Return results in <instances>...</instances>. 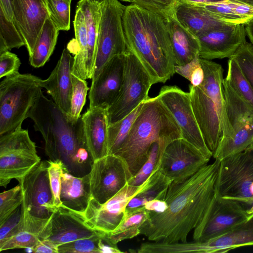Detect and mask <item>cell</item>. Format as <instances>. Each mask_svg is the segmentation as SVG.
Instances as JSON below:
<instances>
[{
	"instance_id": "6da1fadb",
	"label": "cell",
	"mask_w": 253,
	"mask_h": 253,
	"mask_svg": "<svg viewBox=\"0 0 253 253\" xmlns=\"http://www.w3.org/2000/svg\"><path fill=\"white\" fill-rule=\"evenodd\" d=\"M220 161L207 164L183 182H171L165 199L167 209L150 212L140 234L156 242H187L188 234L201 221L215 193Z\"/></svg>"
},
{
	"instance_id": "7a4b0ae2",
	"label": "cell",
	"mask_w": 253,
	"mask_h": 253,
	"mask_svg": "<svg viewBox=\"0 0 253 253\" xmlns=\"http://www.w3.org/2000/svg\"><path fill=\"white\" fill-rule=\"evenodd\" d=\"M44 141L49 160L60 162L71 174L83 177L91 171L93 160L89 151L81 117L70 121L43 92L28 115Z\"/></svg>"
},
{
	"instance_id": "3957f363",
	"label": "cell",
	"mask_w": 253,
	"mask_h": 253,
	"mask_svg": "<svg viewBox=\"0 0 253 253\" xmlns=\"http://www.w3.org/2000/svg\"><path fill=\"white\" fill-rule=\"evenodd\" d=\"M123 25L128 48L154 84L166 82L175 74V65L167 18L131 3L126 6Z\"/></svg>"
},
{
	"instance_id": "277c9868",
	"label": "cell",
	"mask_w": 253,
	"mask_h": 253,
	"mask_svg": "<svg viewBox=\"0 0 253 253\" xmlns=\"http://www.w3.org/2000/svg\"><path fill=\"white\" fill-rule=\"evenodd\" d=\"M182 138L180 129L171 114L156 96L143 102L142 108L124 142L114 154L122 158L134 175L147 161L152 144L167 145Z\"/></svg>"
},
{
	"instance_id": "5b68a950",
	"label": "cell",
	"mask_w": 253,
	"mask_h": 253,
	"mask_svg": "<svg viewBox=\"0 0 253 253\" xmlns=\"http://www.w3.org/2000/svg\"><path fill=\"white\" fill-rule=\"evenodd\" d=\"M49 161H41L18 180L23 202L19 228L40 236L56 209L51 190L48 168Z\"/></svg>"
},
{
	"instance_id": "8992f818",
	"label": "cell",
	"mask_w": 253,
	"mask_h": 253,
	"mask_svg": "<svg viewBox=\"0 0 253 253\" xmlns=\"http://www.w3.org/2000/svg\"><path fill=\"white\" fill-rule=\"evenodd\" d=\"M41 79L19 72L0 83V135L21 127L29 111L42 93Z\"/></svg>"
},
{
	"instance_id": "52a82bcc",
	"label": "cell",
	"mask_w": 253,
	"mask_h": 253,
	"mask_svg": "<svg viewBox=\"0 0 253 253\" xmlns=\"http://www.w3.org/2000/svg\"><path fill=\"white\" fill-rule=\"evenodd\" d=\"M215 191L221 197L248 205L253 213V143L220 161Z\"/></svg>"
},
{
	"instance_id": "ba28073f",
	"label": "cell",
	"mask_w": 253,
	"mask_h": 253,
	"mask_svg": "<svg viewBox=\"0 0 253 253\" xmlns=\"http://www.w3.org/2000/svg\"><path fill=\"white\" fill-rule=\"evenodd\" d=\"M126 7L118 0L102 3L92 81L113 57L128 49L123 25Z\"/></svg>"
},
{
	"instance_id": "9c48e42d",
	"label": "cell",
	"mask_w": 253,
	"mask_h": 253,
	"mask_svg": "<svg viewBox=\"0 0 253 253\" xmlns=\"http://www.w3.org/2000/svg\"><path fill=\"white\" fill-rule=\"evenodd\" d=\"M36 144L28 131L20 127L0 135V186L6 187L17 180L40 162Z\"/></svg>"
},
{
	"instance_id": "30bf717a",
	"label": "cell",
	"mask_w": 253,
	"mask_h": 253,
	"mask_svg": "<svg viewBox=\"0 0 253 253\" xmlns=\"http://www.w3.org/2000/svg\"><path fill=\"white\" fill-rule=\"evenodd\" d=\"M125 55L122 86L118 97L107 108L109 124L125 118L147 99L149 89L154 84L144 67L129 48Z\"/></svg>"
},
{
	"instance_id": "8fae6325",
	"label": "cell",
	"mask_w": 253,
	"mask_h": 253,
	"mask_svg": "<svg viewBox=\"0 0 253 253\" xmlns=\"http://www.w3.org/2000/svg\"><path fill=\"white\" fill-rule=\"evenodd\" d=\"M252 214L241 203L215 193L194 229L193 240L203 242L218 237L247 220Z\"/></svg>"
},
{
	"instance_id": "7c38bea8",
	"label": "cell",
	"mask_w": 253,
	"mask_h": 253,
	"mask_svg": "<svg viewBox=\"0 0 253 253\" xmlns=\"http://www.w3.org/2000/svg\"><path fill=\"white\" fill-rule=\"evenodd\" d=\"M157 96L172 115L180 129L182 138L210 159L212 153L208 148L197 122L189 92L175 85H165Z\"/></svg>"
},
{
	"instance_id": "4fadbf2b",
	"label": "cell",
	"mask_w": 253,
	"mask_h": 253,
	"mask_svg": "<svg viewBox=\"0 0 253 253\" xmlns=\"http://www.w3.org/2000/svg\"><path fill=\"white\" fill-rule=\"evenodd\" d=\"M132 175L126 162L114 154L94 161L89 173L91 198L105 203L119 192Z\"/></svg>"
},
{
	"instance_id": "5bb4252c",
	"label": "cell",
	"mask_w": 253,
	"mask_h": 253,
	"mask_svg": "<svg viewBox=\"0 0 253 253\" xmlns=\"http://www.w3.org/2000/svg\"><path fill=\"white\" fill-rule=\"evenodd\" d=\"M210 160L189 142L179 138L166 146L158 167L172 182L180 183L207 165Z\"/></svg>"
},
{
	"instance_id": "9a60e30c",
	"label": "cell",
	"mask_w": 253,
	"mask_h": 253,
	"mask_svg": "<svg viewBox=\"0 0 253 253\" xmlns=\"http://www.w3.org/2000/svg\"><path fill=\"white\" fill-rule=\"evenodd\" d=\"M127 183L119 192L105 203L100 204L90 199L84 215L86 224L92 229L108 233L122 220L126 206L141 189Z\"/></svg>"
},
{
	"instance_id": "2e32d148",
	"label": "cell",
	"mask_w": 253,
	"mask_h": 253,
	"mask_svg": "<svg viewBox=\"0 0 253 253\" xmlns=\"http://www.w3.org/2000/svg\"><path fill=\"white\" fill-rule=\"evenodd\" d=\"M244 24L221 23L197 37L200 58L212 60L230 58L246 41Z\"/></svg>"
},
{
	"instance_id": "e0dca14e",
	"label": "cell",
	"mask_w": 253,
	"mask_h": 253,
	"mask_svg": "<svg viewBox=\"0 0 253 253\" xmlns=\"http://www.w3.org/2000/svg\"><path fill=\"white\" fill-rule=\"evenodd\" d=\"M100 232L86 224L84 214L61 206L56 208L40 239L49 240L58 247L60 245L89 237Z\"/></svg>"
},
{
	"instance_id": "ac0fdd59",
	"label": "cell",
	"mask_w": 253,
	"mask_h": 253,
	"mask_svg": "<svg viewBox=\"0 0 253 253\" xmlns=\"http://www.w3.org/2000/svg\"><path fill=\"white\" fill-rule=\"evenodd\" d=\"M13 21L21 34L30 56L46 20L47 0H12Z\"/></svg>"
},
{
	"instance_id": "d6986e66",
	"label": "cell",
	"mask_w": 253,
	"mask_h": 253,
	"mask_svg": "<svg viewBox=\"0 0 253 253\" xmlns=\"http://www.w3.org/2000/svg\"><path fill=\"white\" fill-rule=\"evenodd\" d=\"M125 53L113 57L102 69L89 89V108H108L120 92L124 75Z\"/></svg>"
},
{
	"instance_id": "ffe728a7",
	"label": "cell",
	"mask_w": 253,
	"mask_h": 253,
	"mask_svg": "<svg viewBox=\"0 0 253 253\" xmlns=\"http://www.w3.org/2000/svg\"><path fill=\"white\" fill-rule=\"evenodd\" d=\"M253 246V213L226 233L206 242L177 243L176 253H224L239 247Z\"/></svg>"
},
{
	"instance_id": "44dd1931",
	"label": "cell",
	"mask_w": 253,
	"mask_h": 253,
	"mask_svg": "<svg viewBox=\"0 0 253 253\" xmlns=\"http://www.w3.org/2000/svg\"><path fill=\"white\" fill-rule=\"evenodd\" d=\"M192 109L205 143L212 153L222 135L220 120L215 105L201 85L189 86Z\"/></svg>"
},
{
	"instance_id": "7402d4cb",
	"label": "cell",
	"mask_w": 253,
	"mask_h": 253,
	"mask_svg": "<svg viewBox=\"0 0 253 253\" xmlns=\"http://www.w3.org/2000/svg\"><path fill=\"white\" fill-rule=\"evenodd\" d=\"M74 57L65 48L55 67L48 78L40 80V85L45 88L59 109L68 117L70 113L73 92L72 82Z\"/></svg>"
},
{
	"instance_id": "603a6c76",
	"label": "cell",
	"mask_w": 253,
	"mask_h": 253,
	"mask_svg": "<svg viewBox=\"0 0 253 253\" xmlns=\"http://www.w3.org/2000/svg\"><path fill=\"white\" fill-rule=\"evenodd\" d=\"M200 61L204 72V79L200 85L216 107L221 127V138L230 137L233 130L226 110L223 89V69L221 65L211 60L200 58Z\"/></svg>"
},
{
	"instance_id": "cb8c5ba5",
	"label": "cell",
	"mask_w": 253,
	"mask_h": 253,
	"mask_svg": "<svg viewBox=\"0 0 253 253\" xmlns=\"http://www.w3.org/2000/svg\"><path fill=\"white\" fill-rule=\"evenodd\" d=\"M81 118L87 146L93 161L105 156L108 152L107 108H89Z\"/></svg>"
},
{
	"instance_id": "d4e9b609",
	"label": "cell",
	"mask_w": 253,
	"mask_h": 253,
	"mask_svg": "<svg viewBox=\"0 0 253 253\" xmlns=\"http://www.w3.org/2000/svg\"><path fill=\"white\" fill-rule=\"evenodd\" d=\"M61 182L62 206L84 214L91 197L89 173L83 177L75 176L63 166Z\"/></svg>"
},
{
	"instance_id": "484cf974",
	"label": "cell",
	"mask_w": 253,
	"mask_h": 253,
	"mask_svg": "<svg viewBox=\"0 0 253 253\" xmlns=\"http://www.w3.org/2000/svg\"><path fill=\"white\" fill-rule=\"evenodd\" d=\"M175 65H184L199 56L197 37L177 19L174 12L167 18Z\"/></svg>"
},
{
	"instance_id": "4316f807",
	"label": "cell",
	"mask_w": 253,
	"mask_h": 253,
	"mask_svg": "<svg viewBox=\"0 0 253 253\" xmlns=\"http://www.w3.org/2000/svg\"><path fill=\"white\" fill-rule=\"evenodd\" d=\"M174 13L178 21L196 37L224 23L203 7L196 5L177 3Z\"/></svg>"
},
{
	"instance_id": "83f0119b",
	"label": "cell",
	"mask_w": 253,
	"mask_h": 253,
	"mask_svg": "<svg viewBox=\"0 0 253 253\" xmlns=\"http://www.w3.org/2000/svg\"><path fill=\"white\" fill-rule=\"evenodd\" d=\"M104 0H79L77 3L84 14L88 42L87 68L92 78L96 50V44L101 17V8Z\"/></svg>"
},
{
	"instance_id": "f1b7e54d",
	"label": "cell",
	"mask_w": 253,
	"mask_h": 253,
	"mask_svg": "<svg viewBox=\"0 0 253 253\" xmlns=\"http://www.w3.org/2000/svg\"><path fill=\"white\" fill-rule=\"evenodd\" d=\"M196 5L203 7L224 23L246 25L253 18V6L235 0Z\"/></svg>"
},
{
	"instance_id": "f546056e",
	"label": "cell",
	"mask_w": 253,
	"mask_h": 253,
	"mask_svg": "<svg viewBox=\"0 0 253 253\" xmlns=\"http://www.w3.org/2000/svg\"><path fill=\"white\" fill-rule=\"evenodd\" d=\"M223 89L227 115L233 134L253 118V106L242 98L224 79Z\"/></svg>"
},
{
	"instance_id": "4dcf8cb0",
	"label": "cell",
	"mask_w": 253,
	"mask_h": 253,
	"mask_svg": "<svg viewBox=\"0 0 253 253\" xmlns=\"http://www.w3.org/2000/svg\"><path fill=\"white\" fill-rule=\"evenodd\" d=\"M75 49L72 74L86 80L89 79L87 68L88 42L84 18L80 8L77 6L74 20Z\"/></svg>"
},
{
	"instance_id": "1f68e13d",
	"label": "cell",
	"mask_w": 253,
	"mask_h": 253,
	"mask_svg": "<svg viewBox=\"0 0 253 253\" xmlns=\"http://www.w3.org/2000/svg\"><path fill=\"white\" fill-rule=\"evenodd\" d=\"M171 182L159 169H155L143 184L140 191L129 201L126 211L143 207L145 203L153 200H165Z\"/></svg>"
},
{
	"instance_id": "d6a6232c",
	"label": "cell",
	"mask_w": 253,
	"mask_h": 253,
	"mask_svg": "<svg viewBox=\"0 0 253 253\" xmlns=\"http://www.w3.org/2000/svg\"><path fill=\"white\" fill-rule=\"evenodd\" d=\"M150 217V212L141 207L126 211L119 225L112 232L105 233L106 237L114 244L133 238L140 233V227Z\"/></svg>"
},
{
	"instance_id": "836d02e7",
	"label": "cell",
	"mask_w": 253,
	"mask_h": 253,
	"mask_svg": "<svg viewBox=\"0 0 253 253\" xmlns=\"http://www.w3.org/2000/svg\"><path fill=\"white\" fill-rule=\"evenodd\" d=\"M59 32V30L48 17L43 25L33 52L29 56L31 65L39 68L48 61L55 48Z\"/></svg>"
},
{
	"instance_id": "e575fe53",
	"label": "cell",
	"mask_w": 253,
	"mask_h": 253,
	"mask_svg": "<svg viewBox=\"0 0 253 253\" xmlns=\"http://www.w3.org/2000/svg\"><path fill=\"white\" fill-rule=\"evenodd\" d=\"M253 143V118L231 136L221 138L212 157L215 160L221 161L244 150Z\"/></svg>"
},
{
	"instance_id": "d590c367",
	"label": "cell",
	"mask_w": 253,
	"mask_h": 253,
	"mask_svg": "<svg viewBox=\"0 0 253 253\" xmlns=\"http://www.w3.org/2000/svg\"><path fill=\"white\" fill-rule=\"evenodd\" d=\"M142 105L143 102L125 118L114 123L109 124L107 155L114 154L121 147L128 135Z\"/></svg>"
},
{
	"instance_id": "8d00e7d4",
	"label": "cell",
	"mask_w": 253,
	"mask_h": 253,
	"mask_svg": "<svg viewBox=\"0 0 253 253\" xmlns=\"http://www.w3.org/2000/svg\"><path fill=\"white\" fill-rule=\"evenodd\" d=\"M224 80L246 101L253 106V89L238 63L232 58L228 61L227 74Z\"/></svg>"
},
{
	"instance_id": "74e56055",
	"label": "cell",
	"mask_w": 253,
	"mask_h": 253,
	"mask_svg": "<svg viewBox=\"0 0 253 253\" xmlns=\"http://www.w3.org/2000/svg\"><path fill=\"white\" fill-rule=\"evenodd\" d=\"M167 145L160 141H156L152 144L147 161L139 170L129 180L127 183L129 185L137 187L141 186L155 169H159L162 154Z\"/></svg>"
},
{
	"instance_id": "f35d334b",
	"label": "cell",
	"mask_w": 253,
	"mask_h": 253,
	"mask_svg": "<svg viewBox=\"0 0 253 253\" xmlns=\"http://www.w3.org/2000/svg\"><path fill=\"white\" fill-rule=\"evenodd\" d=\"M25 45L24 40L13 21L0 10V53Z\"/></svg>"
},
{
	"instance_id": "ab89813d",
	"label": "cell",
	"mask_w": 253,
	"mask_h": 253,
	"mask_svg": "<svg viewBox=\"0 0 253 253\" xmlns=\"http://www.w3.org/2000/svg\"><path fill=\"white\" fill-rule=\"evenodd\" d=\"M73 92L71 110L67 117L72 122H77L81 117L80 114L86 102V97L89 88L85 80L72 74Z\"/></svg>"
},
{
	"instance_id": "60d3db41",
	"label": "cell",
	"mask_w": 253,
	"mask_h": 253,
	"mask_svg": "<svg viewBox=\"0 0 253 253\" xmlns=\"http://www.w3.org/2000/svg\"><path fill=\"white\" fill-rule=\"evenodd\" d=\"M71 1L47 0L49 17L59 31L70 29Z\"/></svg>"
},
{
	"instance_id": "b9f144b4",
	"label": "cell",
	"mask_w": 253,
	"mask_h": 253,
	"mask_svg": "<svg viewBox=\"0 0 253 253\" xmlns=\"http://www.w3.org/2000/svg\"><path fill=\"white\" fill-rule=\"evenodd\" d=\"M104 232L78 239L58 246V253H100L99 243Z\"/></svg>"
},
{
	"instance_id": "7bdbcfd3",
	"label": "cell",
	"mask_w": 253,
	"mask_h": 253,
	"mask_svg": "<svg viewBox=\"0 0 253 253\" xmlns=\"http://www.w3.org/2000/svg\"><path fill=\"white\" fill-rule=\"evenodd\" d=\"M23 199L20 184L0 194V224L21 206Z\"/></svg>"
},
{
	"instance_id": "ee69618b",
	"label": "cell",
	"mask_w": 253,
	"mask_h": 253,
	"mask_svg": "<svg viewBox=\"0 0 253 253\" xmlns=\"http://www.w3.org/2000/svg\"><path fill=\"white\" fill-rule=\"evenodd\" d=\"M231 57L238 63L253 89V45L246 42Z\"/></svg>"
},
{
	"instance_id": "f6af8a7d",
	"label": "cell",
	"mask_w": 253,
	"mask_h": 253,
	"mask_svg": "<svg viewBox=\"0 0 253 253\" xmlns=\"http://www.w3.org/2000/svg\"><path fill=\"white\" fill-rule=\"evenodd\" d=\"M38 236L27 231H21L0 244V251L30 248L32 250L39 240Z\"/></svg>"
},
{
	"instance_id": "bcb514c9",
	"label": "cell",
	"mask_w": 253,
	"mask_h": 253,
	"mask_svg": "<svg viewBox=\"0 0 253 253\" xmlns=\"http://www.w3.org/2000/svg\"><path fill=\"white\" fill-rule=\"evenodd\" d=\"M131 3L166 18L174 12L177 4L176 0H132Z\"/></svg>"
},
{
	"instance_id": "7dc6e473",
	"label": "cell",
	"mask_w": 253,
	"mask_h": 253,
	"mask_svg": "<svg viewBox=\"0 0 253 253\" xmlns=\"http://www.w3.org/2000/svg\"><path fill=\"white\" fill-rule=\"evenodd\" d=\"M62 167V164L59 162L49 161V165L48 168L49 183L53 195L54 205L56 208L62 206L60 200V192L61 188V174Z\"/></svg>"
},
{
	"instance_id": "c3c4849f",
	"label": "cell",
	"mask_w": 253,
	"mask_h": 253,
	"mask_svg": "<svg viewBox=\"0 0 253 253\" xmlns=\"http://www.w3.org/2000/svg\"><path fill=\"white\" fill-rule=\"evenodd\" d=\"M21 217V206L0 224V244L20 232L19 226Z\"/></svg>"
},
{
	"instance_id": "681fc988",
	"label": "cell",
	"mask_w": 253,
	"mask_h": 253,
	"mask_svg": "<svg viewBox=\"0 0 253 253\" xmlns=\"http://www.w3.org/2000/svg\"><path fill=\"white\" fill-rule=\"evenodd\" d=\"M21 62L17 56L9 50L0 53V78L19 72Z\"/></svg>"
},
{
	"instance_id": "f907efd6",
	"label": "cell",
	"mask_w": 253,
	"mask_h": 253,
	"mask_svg": "<svg viewBox=\"0 0 253 253\" xmlns=\"http://www.w3.org/2000/svg\"><path fill=\"white\" fill-rule=\"evenodd\" d=\"M200 65V56H198L192 61L184 65H175V73H177L188 80H189L194 71Z\"/></svg>"
},
{
	"instance_id": "816d5d0a",
	"label": "cell",
	"mask_w": 253,
	"mask_h": 253,
	"mask_svg": "<svg viewBox=\"0 0 253 253\" xmlns=\"http://www.w3.org/2000/svg\"><path fill=\"white\" fill-rule=\"evenodd\" d=\"M32 250L34 253H58V247L47 239H39L36 246Z\"/></svg>"
},
{
	"instance_id": "f5cc1de1",
	"label": "cell",
	"mask_w": 253,
	"mask_h": 253,
	"mask_svg": "<svg viewBox=\"0 0 253 253\" xmlns=\"http://www.w3.org/2000/svg\"><path fill=\"white\" fill-rule=\"evenodd\" d=\"M105 233H104L99 241V248L100 253H124L119 249L117 244L113 243L106 237Z\"/></svg>"
},
{
	"instance_id": "db71d44e",
	"label": "cell",
	"mask_w": 253,
	"mask_h": 253,
	"mask_svg": "<svg viewBox=\"0 0 253 253\" xmlns=\"http://www.w3.org/2000/svg\"><path fill=\"white\" fill-rule=\"evenodd\" d=\"M143 207L150 212H162L167 209L168 205L165 200L156 199L147 202Z\"/></svg>"
},
{
	"instance_id": "11a10c76",
	"label": "cell",
	"mask_w": 253,
	"mask_h": 253,
	"mask_svg": "<svg viewBox=\"0 0 253 253\" xmlns=\"http://www.w3.org/2000/svg\"><path fill=\"white\" fill-rule=\"evenodd\" d=\"M204 79V72L201 64L194 71L189 81L191 85L197 86L201 84Z\"/></svg>"
},
{
	"instance_id": "9f6ffc18",
	"label": "cell",
	"mask_w": 253,
	"mask_h": 253,
	"mask_svg": "<svg viewBox=\"0 0 253 253\" xmlns=\"http://www.w3.org/2000/svg\"><path fill=\"white\" fill-rule=\"evenodd\" d=\"M0 10L9 20L13 21V11L12 0H0Z\"/></svg>"
},
{
	"instance_id": "6f0895ef",
	"label": "cell",
	"mask_w": 253,
	"mask_h": 253,
	"mask_svg": "<svg viewBox=\"0 0 253 253\" xmlns=\"http://www.w3.org/2000/svg\"><path fill=\"white\" fill-rule=\"evenodd\" d=\"M224 0H176L177 3H184L193 5H203L216 3Z\"/></svg>"
},
{
	"instance_id": "680465c9",
	"label": "cell",
	"mask_w": 253,
	"mask_h": 253,
	"mask_svg": "<svg viewBox=\"0 0 253 253\" xmlns=\"http://www.w3.org/2000/svg\"><path fill=\"white\" fill-rule=\"evenodd\" d=\"M245 26L247 36L249 38L252 44L253 45V18L245 25Z\"/></svg>"
},
{
	"instance_id": "91938a15",
	"label": "cell",
	"mask_w": 253,
	"mask_h": 253,
	"mask_svg": "<svg viewBox=\"0 0 253 253\" xmlns=\"http://www.w3.org/2000/svg\"><path fill=\"white\" fill-rule=\"evenodd\" d=\"M240 2L253 6V0H235Z\"/></svg>"
},
{
	"instance_id": "94428289",
	"label": "cell",
	"mask_w": 253,
	"mask_h": 253,
	"mask_svg": "<svg viewBox=\"0 0 253 253\" xmlns=\"http://www.w3.org/2000/svg\"><path fill=\"white\" fill-rule=\"evenodd\" d=\"M121 0L123 1H125V2H131V1H132V0Z\"/></svg>"
}]
</instances>
